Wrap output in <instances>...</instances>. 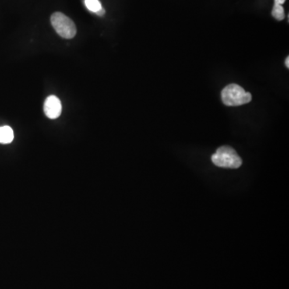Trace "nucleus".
Masks as SVG:
<instances>
[{
  "label": "nucleus",
  "instance_id": "obj_1",
  "mask_svg": "<svg viewBox=\"0 0 289 289\" xmlns=\"http://www.w3.org/2000/svg\"><path fill=\"white\" fill-rule=\"evenodd\" d=\"M214 164L222 168L237 169L242 165V159L231 146L219 147L212 155Z\"/></svg>",
  "mask_w": 289,
  "mask_h": 289
},
{
  "label": "nucleus",
  "instance_id": "obj_2",
  "mask_svg": "<svg viewBox=\"0 0 289 289\" xmlns=\"http://www.w3.org/2000/svg\"><path fill=\"white\" fill-rule=\"evenodd\" d=\"M223 104L227 106H240L248 104L252 96L250 93L246 92L240 85L231 84L224 88L221 93Z\"/></svg>",
  "mask_w": 289,
  "mask_h": 289
},
{
  "label": "nucleus",
  "instance_id": "obj_3",
  "mask_svg": "<svg viewBox=\"0 0 289 289\" xmlns=\"http://www.w3.org/2000/svg\"><path fill=\"white\" fill-rule=\"evenodd\" d=\"M51 23L59 36L64 39H72L76 34V25L72 19L61 13L55 12L51 16Z\"/></svg>",
  "mask_w": 289,
  "mask_h": 289
},
{
  "label": "nucleus",
  "instance_id": "obj_4",
  "mask_svg": "<svg viewBox=\"0 0 289 289\" xmlns=\"http://www.w3.org/2000/svg\"><path fill=\"white\" fill-rule=\"evenodd\" d=\"M45 115L50 119H57L61 114L62 106L61 100L56 96H49L45 100L44 104Z\"/></svg>",
  "mask_w": 289,
  "mask_h": 289
},
{
  "label": "nucleus",
  "instance_id": "obj_5",
  "mask_svg": "<svg viewBox=\"0 0 289 289\" xmlns=\"http://www.w3.org/2000/svg\"><path fill=\"white\" fill-rule=\"evenodd\" d=\"M14 140L13 129L10 126L0 127V144L12 143Z\"/></svg>",
  "mask_w": 289,
  "mask_h": 289
},
{
  "label": "nucleus",
  "instance_id": "obj_6",
  "mask_svg": "<svg viewBox=\"0 0 289 289\" xmlns=\"http://www.w3.org/2000/svg\"><path fill=\"white\" fill-rule=\"evenodd\" d=\"M85 4L89 11L95 14L102 8L99 0H85Z\"/></svg>",
  "mask_w": 289,
  "mask_h": 289
},
{
  "label": "nucleus",
  "instance_id": "obj_7",
  "mask_svg": "<svg viewBox=\"0 0 289 289\" xmlns=\"http://www.w3.org/2000/svg\"><path fill=\"white\" fill-rule=\"evenodd\" d=\"M272 15L277 20H283L285 18L284 10H283V7L280 5V4H274V7H273V9H272Z\"/></svg>",
  "mask_w": 289,
  "mask_h": 289
},
{
  "label": "nucleus",
  "instance_id": "obj_8",
  "mask_svg": "<svg viewBox=\"0 0 289 289\" xmlns=\"http://www.w3.org/2000/svg\"><path fill=\"white\" fill-rule=\"evenodd\" d=\"M96 15H99V16H103V15L106 14V11H104V8H102L100 10V11H98V12H96Z\"/></svg>",
  "mask_w": 289,
  "mask_h": 289
},
{
  "label": "nucleus",
  "instance_id": "obj_9",
  "mask_svg": "<svg viewBox=\"0 0 289 289\" xmlns=\"http://www.w3.org/2000/svg\"><path fill=\"white\" fill-rule=\"evenodd\" d=\"M275 4H280V5H282V4H284L285 2V0H274Z\"/></svg>",
  "mask_w": 289,
  "mask_h": 289
},
{
  "label": "nucleus",
  "instance_id": "obj_10",
  "mask_svg": "<svg viewBox=\"0 0 289 289\" xmlns=\"http://www.w3.org/2000/svg\"><path fill=\"white\" fill-rule=\"evenodd\" d=\"M285 65L287 68H289V57H287V58H286Z\"/></svg>",
  "mask_w": 289,
  "mask_h": 289
}]
</instances>
